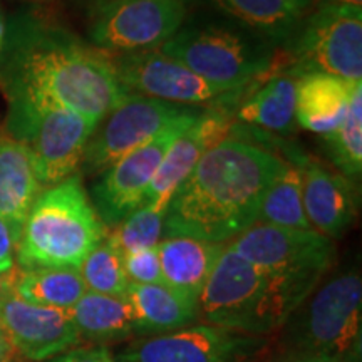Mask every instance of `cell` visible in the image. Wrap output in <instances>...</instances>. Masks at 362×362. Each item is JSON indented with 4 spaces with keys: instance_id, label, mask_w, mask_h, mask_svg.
I'll return each instance as SVG.
<instances>
[{
    "instance_id": "6da1fadb",
    "label": "cell",
    "mask_w": 362,
    "mask_h": 362,
    "mask_svg": "<svg viewBox=\"0 0 362 362\" xmlns=\"http://www.w3.org/2000/svg\"><path fill=\"white\" fill-rule=\"evenodd\" d=\"M0 56L8 98L45 99L98 126L128 94L111 59L34 16L12 21Z\"/></svg>"
},
{
    "instance_id": "7a4b0ae2",
    "label": "cell",
    "mask_w": 362,
    "mask_h": 362,
    "mask_svg": "<svg viewBox=\"0 0 362 362\" xmlns=\"http://www.w3.org/2000/svg\"><path fill=\"white\" fill-rule=\"evenodd\" d=\"M284 165L265 148L233 136L216 143L171 197L163 238L230 243L257 223L262 197Z\"/></svg>"
},
{
    "instance_id": "3957f363",
    "label": "cell",
    "mask_w": 362,
    "mask_h": 362,
    "mask_svg": "<svg viewBox=\"0 0 362 362\" xmlns=\"http://www.w3.org/2000/svg\"><path fill=\"white\" fill-rule=\"evenodd\" d=\"M317 285L267 272L225 245L197 300L198 319L259 337L287 324Z\"/></svg>"
},
{
    "instance_id": "277c9868",
    "label": "cell",
    "mask_w": 362,
    "mask_h": 362,
    "mask_svg": "<svg viewBox=\"0 0 362 362\" xmlns=\"http://www.w3.org/2000/svg\"><path fill=\"white\" fill-rule=\"evenodd\" d=\"M107 237L78 175L42 189L22 226L16 262L22 270L42 267L79 269Z\"/></svg>"
},
{
    "instance_id": "5b68a950",
    "label": "cell",
    "mask_w": 362,
    "mask_h": 362,
    "mask_svg": "<svg viewBox=\"0 0 362 362\" xmlns=\"http://www.w3.org/2000/svg\"><path fill=\"white\" fill-rule=\"evenodd\" d=\"M8 128L33 155L42 187H54L79 170L98 124L64 106L37 98H8Z\"/></svg>"
},
{
    "instance_id": "8992f818",
    "label": "cell",
    "mask_w": 362,
    "mask_h": 362,
    "mask_svg": "<svg viewBox=\"0 0 362 362\" xmlns=\"http://www.w3.org/2000/svg\"><path fill=\"white\" fill-rule=\"evenodd\" d=\"M293 330L297 356L320 362H362V280L342 272L304 302Z\"/></svg>"
},
{
    "instance_id": "52a82bcc",
    "label": "cell",
    "mask_w": 362,
    "mask_h": 362,
    "mask_svg": "<svg viewBox=\"0 0 362 362\" xmlns=\"http://www.w3.org/2000/svg\"><path fill=\"white\" fill-rule=\"evenodd\" d=\"M158 51L226 90L245 89L270 71L274 59L269 42L220 25L181 27Z\"/></svg>"
},
{
    "instance_id": "ba28073f",
    "label": "cell",
    "mask_w": 362,
    "mask_h": 362,
    "mask_svg": "<svg viewBox=\"0 0 362 362\" xmlns=\"http://www.w3.org/2000/svg\"><path fill=\"white\" fill-rule=\"evenodd\" d=\"M293 37V74L324 72L362 83V8L320 4Z\"/></svg>"
},
{
    "instance_id": "9c48e42d",
    "label": "cell",
    "mask_w": 362,
    "mask_h": 362,
    "mask_svg": "<svg viewBox=\"0 0 362 362\" xmlns=\"http://www.w3.org/2000/svg\"><path fill=\"white\" fill-rule=\"evenodd\" d=\"M187 19L183 0H101L89 39L103 51H153L178 33Z\"/></svg>"
},
{
    "instance_id": "30bf717a",
    "label": "cell",
    "mask_w": 362,
    "mask_h": 362,
    "mask_svg": "<svg viewBox=\"0 0 362 362\" xmlns=\"http://www.w3.org/2000/svg\"><path fill=\"white\" fill-rule=\"evenodd\" d=\"M202 110L192 107L166 124L151 141L116 161L93 187V206L104 225H117L144 205L151 181L175 139L194 123Z\"/></svg>"
},
{
    "instance_id": "8fae6325",
    "label": "cell",
    "mask_w": 362,
    "mask_h": 362,
    "mask_svg": "<svg viewBox=\"0 0 362 362\" xmlns=\"http://www.w3.org/2000/svg\"><path fill=\"white\" fill-rule=\"evenodd\" d=\"M226 245L267 272L317 282L336 260L332 240L314 228H285L257 221Z\"/></svg>"
},
{
    "instance_id": "7c38bea8",
    "label": "cell",
    "mask_w": 362,
    "mask_h": 362,
    "mask_svg": "<svg viewBox=\"0 0 362 362\" xmlns=\"http://www.w3.org/2000/svg\"><path fill=\"white\" fill-rule=\"evenodd\" d=\"M189 110L192 106H178L128 93L99 123L101 128H96L90 136L81 166L88 175H103Z\"/></svg>"
},
{
    "instance_id": "4fadbf2b",
    "label": "cell",
    "mask_w": 362,
    "mask_h": 362,
    "mask_svg": "<svg viewBox=\"0 0 362 362\" xmlns=\"http://www.w3.org/2000/svg\"><path fill=\"white\" fill-rule=\"evenodd\" d=\"M116 79L126 93L160 99L178 106L206 103H233L242 90H226L208 83L176 59L158 49L144 52L117 54L111 59Z\"/></svg>"
},
{
    "instance_id": "5bb4252c",
    "label": "cell",
    "mask_w": 362,
    "mask_h": 362,
    "mask_svg": "<svg viewBox=\"0 0 362 362\" xmlns=\"http://www.w3.org/2000/svg\"><path fill=\"white\" fill-rule=\"evenodd\" d=\"M260 339L210 324L155 334L129 344L116 362H242L260 347Z\"/></svg>"
},
{
    "instance_id": "9a60e30c",
    "label": "cell",
    "mask_w": 362,
    "mask_h": 362,
    "mask_svg": "<svg viewBox=\"0 0 362 362\" xmlns=\"http://www.w3.org/2000/svg\"><path fill=\"white\" fill-rule=\"evenodd\" d=\"M0 329L16 352L34 362L64 354L83 341L69 312L27 302L13 287L0 298Z\"/></svg>"
},
{
    "instance_id": "2e32d148",
    "label": "cell",
    "mask_w": 362,
    "mask_h": 362,
    "mask_svg": "<svg viewBox=\"0 0 362 362\" xmlns=\"http://www.w3.org/2000/svg\"><path fill=\"white\" fill-rule=\"evenodd\" d=\"M232 124L233 116L223 107L202 111L194 123L175 139L163 158L160 170L148 189L144 205L155 206L165 214L180 185L188 178L208 149L228 138Z\"/></svg>"
},
{
    "instance_id": "e0dca14e",
    "label": "cell",
    "mask_w": 362,
    "mask_h": 362,
    "mask_svg": "<svg viewBox=\"0 0 362 362\" xmlns=\"http://www.w3.org/2000/svg\"><path fill=\"white\" fill-rule=\"evenodd\" d=\"M302 202L310 228L330 240L346 235L357 214L354 183L317 163L302 170Z\"/></svg>"
},
{
    "instance_id": "ac0fdd59",
    "label": "cell",
    "mask_w": 362,
    "mask_h": 362,
    "mask_svg": "<svg viewBox=\"0 0 362 362\" xmlns=\"http://www.w3.org/2000/svg\"><path fill=\"white\" fill-rule=\"evenodd\" d=\"M42 188L29 148L17 139H0V218L16 242Z\"/></svg>"
},
{
    "instance_id": "d6986e66",
    "label": "cell",
    "mask_w": 362,
    "mask_h": 362,
    "mask_svg": "<svg viewBox=\"0 0 362 362\" xmlns=\"http://www.w3.org/2000/svg\"><path fill=\"white\" fill-rule=\"evenodd\" d=\"M356 84L324 72L297 74L296 123L324 138L332 134L346 116Z\"/></svg>"
},
{
    "instance_id": "ffe728a7",
    "label": "cell",
    "mask_w": 362,
    "mask_h": 362,
    "mask_svg": "<svg viewBox=\"0 0 362 362\" xmlns=\"http://www.w3.org/2000/svg\"><path fill=\"white\" fill-rule=\"evenodd\" d=\"M226 243L193 237H166L158 243L163 284L197 302Z\"/></svg>"
},
{
    "instance_id": "44dd1931",
    "label": "cell",
    "mask_w": 362,
    "mask_h": 362,
    "mask_svg": "<svg viewBox=\"0 0 362 362\" xmlns=\"http://www.w3.org/2000/svg\"><path fill=\"white\" fill-rule=\"evenodd\" d=\"M185 4L188 0H183ZM233 21L243 33L270 45L287 42L296 35L302 13L288 0H202Z\"/></svg>"
},
{
    "instance_id": "7402d4cb",
    "label": "cell",
    "mask_w": 362,
    "mask_h": 362,
    "mask_svg": "<svg viewBox=\"0 0 362 362\" xmlns=\"http://www.w3.org/2000/svg\"><path fill=\"white\" fill-rule=\"evenodd\" d=\"M124 297L133 307L139 332H173L198 319L197 302L165 284H129Z\"/></svg>"
},
{
    "instance_id": "603a6c76",
    "label": "cell",
    "mask_w": 362,
    "mask_h": 362,
    "mask_svg": "<svg viewBox=\"0 0 362 362\" xmlns=\"http://www.w3.org/2000/svg\"><path fill=\"white\" fill-rule=\"evenodd\" d=\"M67 312L81 339L110 342L139 332L138 319L124 296H104L88 291Z\"/></svg>"
},
{
    "instance_id": "cb8c5ba5",
    "label": "cell",
    "mask_w": 362,
    "mask_h": 362,
    "mask_svg": "<svg viewBox=\"0 0 362 362\" xmlns=\"http://www.w3.org/2000/svg\"><path fill=\"white\" fill-rule=\"evenodd\" d=\"M297 74L272 76L238 107L237 117L243 123L269 131L287 133L296 126Z\"/></svg>"
},
{
    "instance_id": "d4e9b609",
    "label": "cell",
    "mask_w": 362,
    "mask_h": 362,
    "mask_svg": "<svg viewBox=\"0 0 362 362\" xmlns=\"http://www.w3.org/2000/svg\"><path fill=\"white\" fill-rule=\"evenodd\" d=\"M13 291L33 304L69 310L88 288L78 269L42 267L17 272Z\"/></svg>"
},
{
    "instance_id": "484cf974",
    "label": "cell",
    "mask_w": 362,
    "mask_h": 362,
    "mask_svg": "<svg viewBox=\"0 0 362 362\" xmlns=\"http://www.w3.org/2000/svg\"><path fill=\"white\" fill-rule=\"evenodd\" d=\"M257 221L285 228H310L302 202L300 168L285 163L262 197Z\"/></svg>"
},
{
    "instance_id": "4316f807",
    "label": "cell",
    "mask_w": 362,
    "mask_h": 362,
    "mask_svg": "<svg viewBox=\"0 0 362 362\" xmlns=\"http://www.w3.org/2000/svg\"><path fill=\"white\" fill-rule=\"evenodd\" d=\"M329 153L342 176L356 183L362 173V83L352 89L349 106L342 123L332 134L325 136Z\"/></svg>"
},
{
    "instance_id": "83f0119b",
    "label": "cell",
    "mask_w": 362,
    "mask_h": 362,
    "mask_svg": "<svg viewBox=\"0 0 362 362\" xmlns=\"http://www.w3.org/2000/svg\"><path fill=\"white\" fill-rule=\"evenodd\" d=\"M81 279L89 292L104 296H124L129 280L126 277L123 257L117 253L106 238L79 265Z\"/></svg>"
},
{
    "instance_id": "f1b7e54d",
    "label": "cell",
    "mask_w": 362,
    "mask_h": 362,
    "mask_svg": "<svg viewBox=\"0 0 362 362\" xmlns=\"http://www.w3.org/2000/svg\"><path fill=\"white\" fill-rule=\"evenodd\" d=\"M165 214L151 205H143L119 221L106 240L121 257L156 247L163 240Z\"/></svg>"
},
{
    "instance_id": "f546056e",
    "label": "cell",
    "mask_w": 362,
    "mask_h": 362,
    "mask_svg": "<svg viewBox=\"0 0 362 362\" xmlns=\"http://www.w3.org/2000/svg\"><path fill=\"white\" fill-rule=\"evenodd\" d=\"M123 267L129 284H163L158 245L124 255Z\"/></svg>"
},
{
    "instance_id": "4dcf8cb0",
    "label": "cell",
    "mask_w": 362,
    "mask_h": 362,
    "mask_svg": "<svg viewBox=\"0 0 362 362\" xmlns=\"http://www.w3.org/2000/svg\"><path fill=\"white\" fill-rule=\"evenodd\" d=\"M44 362H116L115 356L104 347H74Z\"/></svg>"
},
{
    "instance_id": "1f68e13d",
    "label": "cell",
    "mask_w": 362,
    "mask_h": 362,
    "mask_svg": "<svg viewBox=\"0 0 362 362\" xmlns=\"http://www.w3.org/2000/svg\"><path fill=\"white\" fill-rule=\"evenodd\" d=\"M17 242L6 221L0 218V274L16 269Z\"/></svg>"
},
{
    "instance_id": "d6a6232c",
    "label": "cell",
    "mask_w": 362,
    "mask_h": 362,
    "mask_svg": "<svg viewBox=\"0 0 362 362\" xmlns=\"http://www.w3.org/2000/svg\"><path fill=\"white\" fill-rule=\"evenodd\" d=\"M16 349L8 341V337L4 334V330L0 329V362H12L16 357Z\"/></svg>"
},
{
    "instance_id": "836d02e7",
    "label": "cell",
    "mask_w": 362,
    "mask_h": 362,
    "mask_svg": "<svg viewBox=\"0 0 362 362\" xmlns=\"http://www.w3.org/2000/svg\"><path fill=\"white\" fill-rule=\"evenodd\" d=\"M17 272L16 269L7 272V274H0V298H2L6 293L13 287V282H16Z\"/></svg>"
},
{
    "instance_id": "e575fe53",
    "label": "cell",
    "mask_w": 362,
    "mask_h": 362,
    "mask_svg": "<svg viewBox=\"0 0 362 362\" xmlns=\"http://www.w3.org/2000/svg\"><path fill=\"white\" fill-rule=\"evenodd\" d=\"M320 4H327V6H342V7L362 8V0H320Z\"/></svg>"
},
{
    "instance_id": "d590c367",
    "label": "cell",
    "mask_w": 362,
    "mask_h": 362,
    "mask_svg": "<svg viewBox=\"0 0 362 362\" xmlns=\"http://www.w3.org/2000/svg\"><path fill=\"white\" fill-rule=\"evenodd\" d=\"M6 37H7V22H6V16H4L2 8H0V54L4 51Z\"/></svg>"
},
{
    "instance_id": "8d00e7d4",
    "label": "cell",
    "mask_w": 362,
    "mask_h": 362,
    "mask_svg": "<svg viewBox=\"0 0 362 362\" xmlns=\"http://www.w3.org/2000/svg\"><path fill=\"white\" fill-rule=\"evenodd\" d=\"M288 2L291 4H293V6H296L298 11L300 12H304L307 7H309V4H310V0H288Z\"/></svg>"
},
{
    "instance_id": "74e56055",
    "label": "cell",
    "mask_w": 362,
    "mask_h": 362,
    "mask_svg": "<svg viewBox=\"0 0 362 362\" xmlns=\"http://www.w3.org/2000/svg\"><path fill=\"white\" fill-rule=\"evenodd\" d=\"M284 362H320V361L309 359V357H300V356H296V357H292V359H288V361H284Z\"/></svg>"
},
{
    "instance_id": "f35d334b",
    "label": "cell",
    "mask_w": 362,
    "mask_h": 362,
    "mask_svg": "<svg viewBox=\"0 0 362 362\" xmlns=\"http://www.w3.org/2000/svg\"><path fill=\"white\" fill-rule=\"evenodd\" d=\"M98 2H101V0H98Z\"/></svg>"
}]
</instances>
